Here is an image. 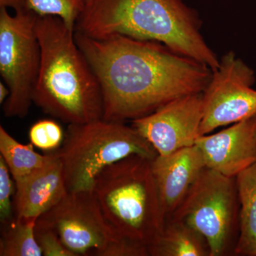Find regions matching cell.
<instances>
[{
  "label": "cell",
  "mask_w": 256,
  "mask_h": 256,
  "mask_svg": "<svg viewBox=\"0 0 256 256\" xmlns=\"http://www.w3.org/2000/svg\"><path fill=\"white\" fill-rule=\"evenodd\" d=\"M100 85L106 120H134L183 96L202 94L212 70L160 43L124 35L96 38L75 31Z\"/></svg>",
  "instance_id": "1"
},
{
  "label": "cell",
  "mask_w": 256,
  "mask_h": 256,
  "mask_svg": "<svg viewBox=\"0 0 256 256\" xmlns=\"http://www.w3.org/2000/svg\"><path fill=\"white\" fill-rule=\"evenodd\" d=\"M196 12L182 0H90L76 25L92 38L114 34L162 44L212 69L220 58L201 32Z\"/></svg>",
  "instance_id": "2"
},
{
  "label": "cell",
  "mask_w": 256,
  "mask_h": 256,
  "mask_svg": "<svg viewBox=\"0 0 256 256\" xmlns=\"http://www.w3.org/2000/svg\"><path fill=\"white\" fill-rule=\"evenodd\" d=\"M36 32L42 60L34 104L68 124L102 119L100 86L76 42L75 30L57 16H38Z\"/></svg>",
  "instance_id": "3"
},
{
  "label": "cell",
  "mask_w": 256,
  "mask_h": 256,
  "mask_svg": "<svg viewBox=\"0 0 256 256\" xmlns=\"http://www.w3.org/2000/svg\"><path fill=\"white\" fill-rule=\"evenodd\" d=\"M151 160L140 156L120 160L100 173L92 190L111 228L148 248L159 237L166 220Z\"/></svg>",
  "instance_id": "4"
},
{
  "label": "cell",
  "mask_w": 256,
  "mask_h": 256,
  "mask_svg": "<svg viewBox=\"0 0 256 256\" xmlns=\"http://www.w3.org/2000/svg\"><path fill=\"white\" fill-rule=\"evenodd\" d=\"M54 152L63 165L69 192H92L104 170L128 156L153 160L158 156L150 143L132 126L104 119L68 124L63 144Z\"/></svg>",
  "instance_id": "5"
},
{
  "label": "cell",
  "mask_w": 256,
  "mask_h": 256,
  "mask_svg": "<svg viewBox=\"0 0 256 256\" xmlns=\"http://www.w3.org/2000/svg\"><path fill=\"white\" fill-rule=\"evenodd\" d=\"M240 210L236 178L206 168L170 218L188 224L204 236L210 256H235Z\"/></svg>",
  "instance_id": "6"
},
{
  "label": "cell",
  "mask_w": 256,
  "mask_h": 256,
  "mask_svg": "<svg viewBox=\"0 0 256 256\" xmlns=\"http://www.w3.org/2000/svg\"><path fill=\"white\" fill-rule=\"evenodd\" d=\"M37 18L30 10L11 15L0 8V74L10 90L3 104L6 118H24L33 102L42 60Z\"/></svg>",
  "instance_id": "7"
},
{
  "label": "cell",
  "mask_w": 256,
  "mask_h": 256,
  "mask_svg": "<svg viewBox=\"0 0 256 256\" xmlns=\"http://www.w3.org/2000/svg\"><path fill=\"white\" fill-rule=\"evenodd\" d=\"M255 74L233 52L220 58L202 92L203 118L200 136L246 119L256 114Z\"/></svg>",
  "instance_id": "8"
},
{
  "label": "cell",
  "mask_w": 256,
  "mask_h": 256,
  "mask_svg": "<svg viewBox=\"0 0 256 256\" xmlns=\"http://www.w3.org/2000/svg\"><path fill=\"white\" fill-rule=\"evenodd\" d=\"M74 256H104L122 237L111 228L92 192H69L40 216Z\"/></svg>",
  "instance_id": "9"
},
{
  "label": "cell",
  "mask_w": 256,
  "mask_h": 256,
  "mask_svg": "<svg viewBox=\"0 0 256 256\" xmlns=\"http://www.w3.org/2000/svg\"><path fill=\"white\" fill-rule=\"evenodd\" d=\"M203 118L202 94H190L170 101L152 114L134 120L132 126L156 149L168 156L194 146Z\"/></svg>",
  "instance_id": "10"
},
{
  "label": "cell",
  "mask_w": 256,
  "mask_h": 256,
  "mask_svg": "<svg viewBox=\"0 0 256 256\" xmlns=\"http://www.w3.org/2000/svg\"><path fill=\"white\" fill-rule=\"evenodd\" d=\"M195 146L207 168L236 178L256 162V114L215 134L200 136Z\"/></svg>",
  "instance_id": "11"
},
{
  "label": "cell",
  "mask_w": 256,
  "mask_h": 256,
  "mask_svg": "<svg viewBox=\"0 0 256 256\" xmlns=\"http://www.w3.org/2000/svg\"><path fill=\"white\" fill-rule=\"evenodd\" d=\"M160 203L165 218L176 212L192 184L206 168L201 151L196 146L182 148L151 160Z\"/></svg>",
  "instance_id": "12"
},
{
  "label": "cell",
  "mask_w": 256,
  "mask_h": 256,
  "mask_svg": "<svg viewBox=\"0 0 256 256\" xmlns=\"http://www.w3.org/2000/svg\"><path fill=\"white\" fill-rule=\"evenodd\" d=\"M50 160L36 172L15 183L14 215L37 218L54 207L68 193L63 165L55 152Z\"/></svg>",
  "instance_id": "13"
},
{
  "label": "cell",
  "mask_w": 256,
  "mask_h": 256,
  "mask_svg": "<svg viewBox=\"0 0 256 256\" xmlns=\"http://www.w3.org/2000/svg\"><path fill=\"white\" fill-rule=\"evenodd\" d=\"M149 256H210L208 242L188 224L170 218L156 242L148 247Z\"/></svg>",
  "instance_id": "14"
},
{
  "label": "cell",
  "mask_w": 256,
  "mask_h": 256,
  "mask_svg": "<svg viewBox=\"0 0 256 256\" xmlns=\"http://www.w3.org/2000/svg\"><path fill=\"white\" fill-rule=\"evenodd\" d=\"M240 202V235L235 256H256V162L236 178Z\"/></svg>",
  "instance_id": "15"
},
{
  "label": "cell",
  "mask_w": 256,
  "mask_h": 256,
  "mask_svg": "<svg viewBox=\"0 0 256 256\" xmlns=\"http://www.w3.org/2000/svg\"><path fill=\"white\" fill-rule=\"evenodd\" d=\"M0 156L4 159L12 178L16 183L42 168L50 160L52 154H38L34 151L32 143L24 144L18 142L1 126Z\"/></svg>",
  "instance_id": "16"
},
{
  "label": "cell",
  "mask_w": 256,
  "mask_h": 256,
  "mask_svg": "<svg viewBox=\"0 0 256 256\" xmlns=\"http://www.w3.org/2000/svg\"><path fill=\"white\" fill-rule=\"evenodd\" d=\"M37 218L15 216L2 224L1 256H41L42 252L35 238Z\"/></svg>",
  "instance_id": "17"
},
{
  "label": "cell",
  "mask_w": 256,
  "mask_h": 256,
  "mask_svg": "<svg viewBox=\"0 0 256 256\" xmlns=\"http://www.w3.org/2000/svg\"><path fill=\"white\" fill-rule=\"evenodd\" d=\"M28 9L38 16H54L62 18L67 26L75 30L85 9V0H26Z\"/></svg>",
  "instance_id": "18"
},
{
  "label": "cell",
  "mask_w": 256,
  "mask_h": 256,
  "mask_svg": "<svg viewBox=\"0 0 256 256\" xmlns=\"http://www.w3.org/2000/svg\"><path fill=\"white\" fill-rule=\"evenodd\" d=\"M64 134L62 126L53 120L44 119L32 124L28 131L30 143L38 149L54 152L63 144Z\"/></svg>",
  "instance_id": "19"
},
{
  "label": "cell",
  "mask_w": 256,
  "mask_h": 256,
  "mask_svg": "<svg viewBox=\"0 0 256 256\" xmlns=\"http://www.w3.org/2000/svg\"><path fill=\"white\" fill-rule=\"evenodd\" d=\"M34 232L44 256H74L64 246L54 229L41 216L37 218Z\"/></svg>",
  "instance_id": "20"
},
{
  "label": "cell",
  "mask_w": 256,
  "mask_h": 256,
  "mask_svg": "<svg viewBox=\"0 0 256 256\" xmlns=\"http://www.w3.org/2000/svg\"><path fill=\"white\" fill-rule=\"evenodd\" d=\"M4 159L0 156V220L8 222L14 217L12 196L14 188L13 178Z\"/></svg>",
  "instance_id": "21"
},
{
  "label": "cell",
  "mask_w": 256,
  "mask_h": 256,
  "mask_svg": "<svg viewBox=\"0 0 256 256\" xmlns=\"http://www.w3.org/2000/svg\"><path fill=\"white\" fill-rule=\"evenodd\" d=\"M0 8H10L16 12L28 11L26 0H0Z\"/></svg>",
  "instance_id": "22"
},
{
  "label": "cell",
  "mask_w": 256,
  "mask_h": 256,
  "mask_svg": "<svg viewBox=\"0 0 256 256\" xmlns=\"http://www.w3.org/2000/svg\"><path fill=\"white\" fill-rule=\"evenodd\" d=\"M10 90L8 86L4 82H0V104L3 105L6 99L9 98Z\"/></svg>",
  "instance_id": "23"
},
{
  "label": "cell",
  "mask_w": 256,
  "mask_h": 256,
  "mask_svg": "<svg viewBox=\"0 0 256 256\" xmlns=\"http://www.w3.org/2000/svg\"><path fill=\"white\" fill-rule=\"evenodd\" d=\"M89 1H90V0H85L86 4L87 2H88Z\"/></svg>",
  "instance_id": "24"
}]
</instances>
